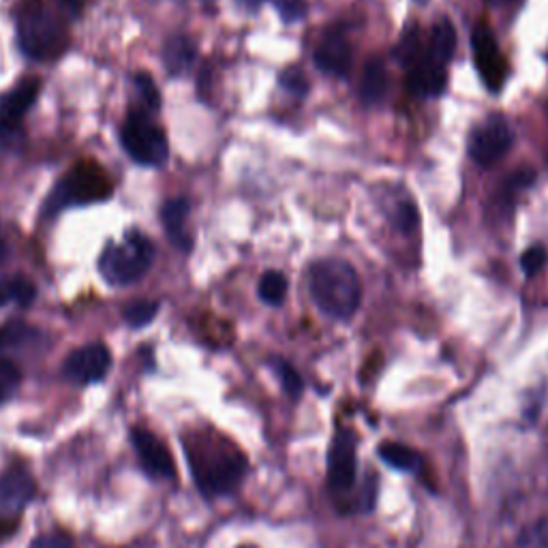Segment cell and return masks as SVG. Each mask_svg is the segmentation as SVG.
Returning a JSON list of instances; mask_svg holds the SVG:
<instances>
[{
    "label": "cell",
    "mask_w": 548,
    "mask_h": 548,
    "mask_svg": "<svg viewBox=\"0 0 548 548\" xmlns=\"http://www.w3.org/2000/svg\"><path fill=\"white\" fill-rule=\"evenodd\" d=\"M187 456L195 482L206 495L230 493L247 471L245 454L217 435H195L187 444Z\"/></svg>",
    "instance_id": "cell-1"
},
{
    "label": "cell",
    "mask_w": 548,
    "mask_h": 548,
    "mask_svg": "<svg viewBox=\"0 0 548 548\" xmlns=\"http://www.w3.org/2000/svg\"><path fill=\"white\" fill-rule=\"evenodd\" d=\"M313 302L334 319H349L360 307L362 285L356 268L337 257L317 260L309 270Z\"/></svg>",
    "instance_id": "cell-2"
},
{
    "label": "cell",
    "mask_w": 548,
    "mask_h": 548,
    "mask_svg": "<svg viewBox=\"0 0 548 548\" xmlns=\"http://www.w3.org/2000/svg\"><path fill=\"white\" fill-rule=\"evenodd\" d=\"M152 262H155V247H152V242L140 232H129L123 242L110 245L103 251L99 270L108 283L129 285L142 279Z\"/></svg>",
    "instance_id": "cell-3"
},
{
    "label": "cell",
    "mask_w": 548,
    "mask_h": 548,
    "mask_svg": "<svg viewBox=\"0 0 548 548\" xmlns=\"http://www.w3.org/2000/svg\"><path fill=\"white\" fill-rule=\"evenodd\" d=\"M20 48L33 60H48L63 54L67 48V30L48 9H30L20 18Z\"/></svg>",
    "instance_id": "cell-4"
},
{
    "label": "cell",
    "mask_w": 548,
    "mask_h": 548,
    "mask_svg": "<svg viewBox=\"0 0 548 548\" xmlns=\"http://www.w3.org/2000/svg\"><path fill=\"white\" fill-rule=\"evenodd\" d=\"M120 140H123L129 157L140 165H163L170 157L165 133L152 123L146 112H133L125 120L123 129H120Z\"/></svg>",
    "instance_id": "cell-5"
},
{
    "label": "cell",
    "mask_w": 548,
    "mask_h": 548,
    "mask_svg": "<svg viewBox=\"0 0 548 548\" xmlns=\"http://www.w3.org/2000/svg\"><path fill=\"white\" fill-rule=\"evenodd\" d=\"M514 142V133L508 120L501 114H493L474 129L469 137V155L478 165H495L501 157L508 155Z\"/></svg>",
    "instance_id": "cell-6"
},
{
    "label": "cell",
    "mask_w": 548,
    "mask_h": 548,
    "mask_svg": "<svg viewBox=\"0 0 548 548\" xmlns=\"http://www.w3.org/2000/svg\"><path fill=\"white\" fill-rule=\"evenodd\" d=\"M471 48H474L476 69L480 73L482 82L486 84V88H491L493 93H497V90H501V86H504L506 82L508 63L499 50L495 33L484 22H480L474 28V35H471Z\"/></svg>",
    "instance_id": "cell-7"
},
{
    "label": "cell",
    "mask_w": 548,
    "mask_h": 548,
    "mask_svg": "<svg viewBox=\"0 0 548 548\" xmlns=\"http://www.w3.org/2000/svg\"><path fill=\"white\" fill-rule=\"evenodd\" d=\"M356 482V437L341 429L328 452V484L332 491L347 493Z\"/></svg>",
    "instance_id": "cell-8"
},
{
    "label": "cell",
    "mask_w": 548,
    "mask_h": 548,
    "mask_svg": "<svg viewBox=\"0 0 548 548\" xmlns=\"http://www.w3.org/2000/svg\"><path fill=\"white\" fill-rule=\"evenodd\" d=\"M112 367V354L103 343H90L86 347L75 349L65 360V375L80 384L101 382Z\"/></svg>",
    "instance_id": "cell-9"
},
{
    "label": "cell",
    "mask_w": 548,
    "mask_h": 548,
    "mask_svg": "<svg viewBox=\"0 0 548 548\" xmlns=\"http://www.w3.org/2000/svg\"><path fill=\"white\" fill-rule=\"evenodd\" d=\"M35 497V480L24 469H11L0 476V519H18Z\"/></svg>",
    "instance_id": "cell-10"
},
{
    "label": "cell",
    "mask_w": 548,
    "mask_h": 548,
    "mask_svg": "<svg viewBox=\"0 0 548 548\" xmlns=\"http://www.w3.org/2000/svg\"><path fill=\"white\" fill-rule=\"evenodd\" d=\"M133 448L140 456L142 467L148 471L152 478H174L176 476V465L170 450L165 448L163 441L148 433L146 429H133L131 431Z\"/></svg>",
    "instance_id": "cell-11"
},
{
    "label": "cell",
    "mask_w": 548,
    "mask_h": 548,
    "mask_svg": "<svg viewBox=\"0 0 548 548\" xmlns=\"http://www.w3.org/2000/svg\"><path fill=\"white\" fill-rule=\"evenodd\" d=\"M354 52L349 48V43L339 33H328L313 52V63L319 71L328 75H337V78H345L352 69Z\"/></svg>",
    "instance_id": "cell-12"
},
{
    "label": "cell",
    "mask_w": 548,
    "mask_h": 548,
    "mask_svg": "<svg viewBox=\"0 0 548 548\" xmlns=\"http://www.w3.org/2000/svg\"><path fill=\"white\" fill-rule=\"evenodd\" d=\"M448 86V71L444 65L435 63L429 56L414 67H409L407 73V88L409 93L418 97H439Z\"/></svg>",
    "instance_id": "cell-13"
},
{
    "label": "cell",
    "mask_w": 548,
    "mask_h": 548,
    "mask_svg": "<svg viewBox=\"0 0 548 548\" xmlns=\"http://www.w3.org/2000/svg\"><path fill=\"white\" fill-rule=\"evenodd\" d=\"M41 93L39 80H24L0 97V125L15 127Z\"/></svg>",
    "instance_id": "cell-14"
},
{
    "label": "cell",
    "mask_w": 548,
    "mask_h": 548,
    "mask_svg": "<svg viewBox=\"0 0 548 548\" xmlns=\"http://www.w3.org/2000/svg\"><path fill=\"white\" fill-rule=\"evenodd\" d=\"M197 60V45L187 35H174L163 48V67L170 75H185Z\"/></svg>",
    "instance_id": "cell-15"
},
{
    "label": "cell",
    "mask_w": 548,
    "mask_h": 548,
    "mask_svg": "<svg viewBox=\"0 0 548 548\" xmlns=\"http://www.w3.org/2000/svg\"><path fill=\"white\" fill-rule=\"evenodd\" d=\"M189 217V202L185 197H176V200L165 202L161 210V219L165 225L167 238H170L180 251L191 249V238L185 232V223Z\"/></svg>",
    "instance_id": "cell-16"
},
{
    "label": "cell",
    "mask_w": 548,
    "mask_h": 548,
    "mask_svg": "<svg viewBox=\"0 0 548 548\" xmlns=\"http://www.w3.org/2000/svg\"><path fill=\"white\" fill-rule=\"evenodd\" d=\"M388 88H390V80H388L386 67L379 63L377 58L369 60V63L364 65L362 78H360V99H362V103L377 105L379 101H384V97L388 95Z\"/></svg>",
    "instance_id": "cell-17"
},
{
    "label": "cell",
    "mask_w": 548,
    "mask_h": 548,
    "mask_svg": "<svg viewBox=\"0 0 548 548\" xmlns=\"http://www.w3.org/2000/svg\"><path fill=\"white\" fill-rule=\"evenodd\" d=\"M454 50H456V30L448 18H439L433 24L431 39H429V45H426V54H429V58L435 60V63L446 67L448 60L454 56Z\"/></svg>",
    "instance_id": "cell-18"
},
{
    "label": "cell",
    "mask_w": 548,
    "mask_h": 548,
    "mask_svg": "<svg viewBox=\"0 0 548 548\" xmlns=\"http://www.w3.org/2000/svg\"><path fill=\"white\" fill-rule=\"evenodd\" d=\"M379 459L399 471H414L420 465V456L414 450L403 444H394V441H384L379 446Z\"/></svg>",
    "instance_id": "cell-19"
},
{
    "label": "cell",
    "mask_w": 548,
    "mask_h": 548,
    "mask_svg": "<svg viewBox=\"0 0 548 548\" xmlns=\"http://www.w3.org/2000/svg\"><path fill=\"white\" fill-rule=\"evenodd\" d=\"M257 294H260V298L266 304H272V307H279V304H283V300L287 296V279H285V274L277 272V270L266 272L264 277L260 279V285H257Z\"/></svg>",
    "instance_id": "cell-20"
},
{
    "label": "cell",
    "mask_w": 548,
    "mask_h": 548,
    "mask_svg": "<svg viewBox=\"0 0 548 548\" xmlns=\"http://www.w3.org/2000/svg\"><path fill=\"white\" fill-rule=\"evenodd\" d=\"M270 367L274 369V373H277L283 390L287 392V397L294 399V401L300 399L302 392H304V382H302L300 373L292 367V364H289L287 360L274 358V360H270Z\"/></svg>",
    "instance_id": "cell-21"
},
{
    "label": "cell",
    "mask_w": 548,
    "mask_h": 548,
    "mask_svg": "<svg viewBox=\"0 0 548 548\" xmlns=\"http://www.w3.org/2000/svg\"><path fill=\"white\" fill-rule=\"evenodd\" d=\"M37 337V332L26 326V324H7L5 328H0V352H7V349H20L28 343H33Z\"/></svg>",
    "instance_id": "cell-22"
},
{
    "label": "cell",
    "mask_w": 548,
    "mask_h": 548,
    "mask_svg": "<svg viewBox=\"0 0 548 548\" xmlns=\"http://www.w3.org/2000/svg\"><path fill=\"white\" fill-rule=\"evenodd\" d=\"M157 313H159V302H155V300H137V302L127 304L125 311H123V317H125V322L131 328H144L152 322V319L157 317Z\"/></svg>",
    "instance_id": "cell-23"
},
{
    "label": "cell",
    "mask_w": 548,
    "mask_h": 548,
    "mask_svg": "<svg viewBox=\"0 0 548 548\" xmlns=\"http://www.w3.org/2000/svg\"><path fill=\"white\" fill-rule=\"evenodd\" d=\"M133 88H135V95L140 97L142 105L146 108V114L159 112V108H161V95H159L157 84L152 82V78H150L148 73H135L133 75Z\"/></svg>",
    "instance_id": "cell-24"
},
{
    "label": "cell",
    "mask_w": 548,
    "mask_h": 548,
    "mask_svg": "<svg viewBox=\"0 0 548 548\" xmlns=\"http://www.w3.org/2000/svg\"><path fill=\"white\" fill-rule=\"evenodd\" d=\"M420 33L418 30H409V33L401 39V48H399V56H401V63L409 67H414L416 63H420L422 58V41H420Z\"/></svg>",
    "instance_id": "cell-25"
},
{
    "label": "cell",
    "mask_w": 548,
    "mask_h": 548,
    "mask_svg": "<svg viewBox=\"0 0 548 548\" xmlns=\"http://www.w3.org/2000/svg\"><path fill=\"white\" fill-rule=\"evenodd\" d=\"M20 386V369L11 360L0 358V401L11 397V392Z\"/></svg>",
    "instance_id": "cell-26"
},
{
    "label": "cell",
    "mask_w": 548,
    "mask_h": 548,
    "mask_svg": "<svg viewBox=\"0 0 548 548\" xmlns=\"http://www.w3.org/2000/svg\"><path fill=\"white\" fill-rule=\"evenodd\" d=\"M546 260H548V255H546V249L542 245L529 247L521 257V270H523L525 277L531 279V277H536V274H540Z\"/></svg>",
    "instance_id": "cell-27"
},
{
    "label": "cell",
    "mask_w": 548,
    "mask_h": 548,
    "mask_svg": "<svg viewBox=\"0 0 548 548\" xmlns=\"http://www.w3.org/2000/svg\"><path fill=\"white\" fill-rule=\"evenodd\" d=\"M279 84L289 90V93H294L298 97L307 95L309 90V82H307V75H304L298 67H287L285 71H281L279 75Z\"/></svg>",
    "instance_id": "cell-28"
},
{
    "label": "cell",
    "mask_w": 548,
    "mask_h": 548,
    "mask_svg": "<svg viewBox=\"0 0 548 548\" xmlns=\"http://www.w3.org/2000/svg\"><path fill=\"white\" fill-rule=\"evenodd\" d=\"M394 225H397L399 232H405V234H411L416 230V227L420 225V215H418V208L411 204V202H405L397 208V212H394Z\"/></svg>",
    "instance_id": "cell-29"
},
{
    "label": "cell",
    "mask_w": 548,
    "mask_h": 548,
    "mask_svg": "<svg viewBox=\"0 0 548 548\" xmlns=\"http://www.w3.org/2000/svg\"><path fill=\"white\" fill-rule=\"evenodd\" d=\"M9 287H11L13 302H18L20 307H28V304L33 302L35 296H37L35 285L30 283L28 279H24V277H13V279L9 281Z\"/></svg>",
    "instance_id": "cell-30"
},
{
    "label": "cell",
    "mask_w": 548,
    "mask_h": 548,
    "mask_svg": "<svg viewBox=\"0 0 548 548\" xmlns=\"http://www.w3.org/2000/svg\"><path fill=\"white\" fill-rule=\"evenodd\" d=\"M277 9H279L281 18H283L287 24L298 22V20L304 18V15H307V7H304L302 0H279Z\"/></svg>",
    "instance_id": "cell-31"
},
{
    "label": "cell",
    "mask_w": 548,
    "mask_h": 548,
    "mask_svg": "<svg viewBox=\"0 0 548 548\" xmlns=\"http://www.w3.org/2000/svg\"><path fill=\"white\" fill-rule=\"evenodd\" d=\"M534 180H536V174L531 172V170H519V172H514L508 180H506V187L510 193L514 191H521V189H527L534 185Z\"/></svg>",
    "instance_id": "cell-32"
},
{
    "label": "cell",
    "mask_w": 548,
    "mask_h": 548,
    "mask_svg": "<svg viewBox=\"0 0 548 548\" xmlns=\"http://www.w3.org/2000/svg\"><path fill=\"white\" fill-rule=\"evenodd\" d=\"M30 548H75V546L63 534H50V536L37 538L33 544H30Z\"/></svg>",
    "instance_id": "cell-33"
},
{
    "label": "cell",
    "mask_w": 548,
    "mask_h": 548,
    "mask_svg": "<svg viewBox=\"0 0 548 548\" xmlns=\"http://www.w3.org/2000/svg\"><path fill=\"white\" fill-rule=\"evenodd\" d=\"M11 300H13V296H11L9 281L7 283H0V307H5V304H9Z\"/></svg>",
    "instance_id": "cell-34"
},
{
    "label": "cell",
    "mask_w": 548,
    "mask_h": 548,
    "mask_svg": "<svg viewBox=\"0 0 548 548\" xmlns=\"http://www.w3.org/2000/svg\"><path fill=\"white\" fill-rule=\"evenodd\" d=\"M491 7H512V5H519L521 0H486Z\"/></svg>",
    "instance_id": "cell-35"
},
{
    "label": "cell",
    "mask_w": 548,
    "mask_h": 548,
    "mask_svg": "<svg viewBox=\"0 0 548 548\" xmlns=\"http://www.w3.org/2000/svg\"><path fill=\"white\" fill-rule=\"evenodd\" d=\"M63 3H65V7H67L73 15H78V11H80V7H82V0H63Z\"/></svg>",
    "instance_id": "cell-36"
},
{
    "label": "cell",
    "mask_w": 548,
    "mask_h": 548,
    "mask_svg": "<svg viewBox=\"0 0 548 548\" xmlns=\"http://www.w3.org/2000/svg\"><path fill=\"white\" fill-rule=\"evenodd\" d=\"M5 260H7V245L3 236H0V264H5Z\"/></svg>",
    "instance_id": "cell-37"
},
{
    "label": "cell",
    "mask_w": 548,
    "mask_h": 548,
    "mask_svg": "<svg viewBox=\"0 0 548 548\" xmlns=\"http://www.w3.org/2000/svg\"><path fill=\"white\" fill-rule=\"evenodd\" d=\"M240 548H255V546H240Z\"/></svg>",
    "instance_id": "cell-38"
}]
</instances>
